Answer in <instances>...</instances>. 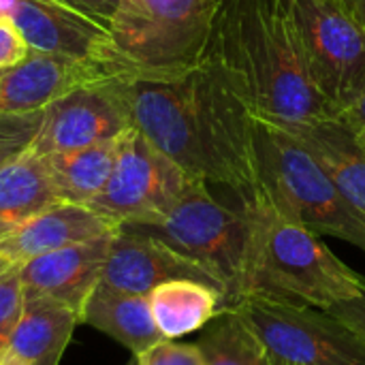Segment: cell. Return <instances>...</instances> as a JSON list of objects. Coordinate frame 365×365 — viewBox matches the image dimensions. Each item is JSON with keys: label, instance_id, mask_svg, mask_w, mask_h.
I'll return each instance as SVG.
<instances>
[{"label": "cell", "instance_id": "1", "mask_svg": "<svg viewBox=\"0 0 365 365\" xmlns=\"http://www.w3.org/2000/svg\"><path fill=\"white\" fill-rule=\"evenodd\" d=\"M133 128L188 175L240 199L261 184L259 118L229 71L210 53L173 81L111 77Z\"/></svg>", "mask_w": 365, "mask_h": 365}, {"label": "cell", "instance_id": "2", "mask_svg": "<svg viewBox=\"0 0 365 365\" xmlns=\"http://www.w3.org/2000/svg\"><path fill=\"white\" fill-rule=\"evenodd\" d=\"M207 53L229 71L257 118L276 124L340 122L308 71L287 0H222Z\"/></svg>", "mask_w": 365, "mask_h": 365}, {"label": "cell", "instance_id": "3", "mask_svg": "<svg viewBox=\"0 0 365 365\" xmlns=\"http://www.w3.org/2000/svg\"><path fill=\"white\" fill-rule=\"evenodd\" d=\"M240 207L250 225L242 295L265 293L321 310L361 295L364 276L340 261L321 235L280 212L261 184L240 199Z\"/></svg>", "mask_w": 365, "mask_h": 365}, {"label": "cell", "instance_id": "4", "mask_svg": "<svg viewBox=\"0 0 365 365\" xmlns=\"http://www.w3.org/2000/svg\"><path fill=\"white\" fill-rule=\"evenodd\" d=\"M222 0H120L111 21V43L122 75L173 81L205 58Z\"/></svg>", "mask_w": 365, "mask_h": 365}, {"label": "cell", "instance_id": "5", "mask_svg": "<svg viewBox=\"0 0 365 365\" xmlns=\"http://www.w3.org/2000/svg\"><path fill=\"white\" fill-rule=\"evenodd\" d=\"M261 186L289 218L365 252V218L317 158L282 126L259 118Z\"/></svg>", "mask_w": 365, "mask_h": 365}, {"label": "cell", "instance_id": "6", "mask_svg": "<svg viewBox=\"0 0 365 365\" xmlns=\"http://www.w3.org/2000/svg\"><path fill=\"white\" fill-rule=\"evenodd\" d=\"M148 233L201 265L220 287L225 308L244 291L250 225L242 207L231 210L216 201L207 182L192 180L167 214L148 225H128Z\"/></svg>", "mask_w": 365, "mask_h": 365}, {"label": "cell", "instance_id": "7", "mask_svg": "<svg viewBox=\"0 0 365 365\" xmlns=\"http://www.w3.org/2000/svg\"><path fill=\"white\" fill-rule=\"evenodd\" d=\"M235 310L267 349L274 365H365V340L327 310L246 293Z\"/></svg>", "mask_w": 365, "mask_h": 365}, {"label": "cell", "instance_id": "8", "mask_svg": "<svg viewBox=\"0 0 365 365\" xmlns=\"http://www.w3.org/2000/svg\"><path fill=\"white\" fill-rule=\"evenodd\" d=\"M192 180L197 178L165 156L137 128H130L118 141L109 182L88 207L118 229L148 225L167 214Z\"/></svg>", "mask_w": 365, "mask_h": 365}, {"label": "cell", "instance_id": "9", "mask_svg": "<svg viewBox=\"0 0 365 365\" xmlns=\"http://www.w3.org/2000/svg\"><path fill=\"white\" fill-rule=\"evenodd\" d=\"M308 71L338 115L365 90V28L342 0H287Z\"/></svg>", "mask_w": 365, "mask_h": 365}, {"label": "cell", "instance_id": "10", "mask_svg": "<svg viewBox=\"0 0 365 365\" xmlns=\"http://www.w3.org/2000/svg\"><path fill=\"white\" fill-rule=\"evenodd\" d=\"M4 15L24 36L30 51H43L122 75L109 28L56 0H0Z\"/></svg>", "mask_w": 365, "mask_h": 365}, {"label": "cell", "instance_id": "11", "mask_svg": "<svg viewBox=\"0 0 365 365\" xmlns=\"http://www.w3.org/2000/svg\"><path fill=\"white\" fill-rule=\"evenodd\" d=\"M128 111L115 92L111 77L79 86L43 111L41 128L30 145L36 156L81 150L120 139L130 130Z\"/></svg>", "mask_w": 365, "mask_h": 365}, {"label": "cell", "instance_id": "12", "mask_svg": "<svg viewBox=\"0 0 365 365\" xmlns=\"http://www.w3.org/2000/svg\"><path fill=\"white\" fill-rule=\"evenodd\" d=\"M178 278L199 280L220 291L216 280L201 265L180 255L165 242L122 227L113 233L101 282L122 293L148 297L158 284Z\"/></svg>", "mask_w": 365, "mask_h": 365}, {"label": "cell", "instance_id": "13", "mask_svg": "<svg viewBox=\"0 0 365 365\" xmlns=\"http://www.w3.org/2000/svg\"><path fill=\"white\" fill-rule=\"evenodd\" d=\"M111 237L113 233L19 263L24 291L51 297L81 317L86 299L101 282Z\"/></svg>", "mask_w": 365, "mask_h": 365}, {"label": "cell", "instance_id": "14", "mask_svg": "<svg viewBox=\"0 0 365 365\" xmlns=\"http://www.w3.org/2000/svg\"><path fill=\"white\" fill-rule=\"evenodd\" d=\"M105 77L111 75L96 66L30 51L21 62L0 68V115L43 111L62 94Z\"/></svg>", "mask_w": 365, "mask_h": 365}, {"label": "cell", "instance_id": "15", "mask_svg": "<svg viewBox=\"0 0 365 365\" xmlns=\"http://www.w3.org/2000/svg\"><path fill=\"white\" fill-rule=\"evenodd\" d=\"M118 227H113L109 220L92 212L88 205L77 203H58L21 227H17L13 233L0 240V257H4L9 263L19 265L24 261H30L34 257L83 244L109 233H115Z\"/></svg>", "mask_w": 365, "mask_h": 365}, {"label": "cell", "instance_id": "16", "mask_svg": "<svg viewBox=\"0 0 365 365\" xmlns=\"http://www.w3.org/2000/svg\"><path fill=\"white\" fill-rule=\"evenodd\" d=\"M77 323L79 314L64 304L24 291L21 319L0 364L58 365Z\"/></svg>", "mask_w": 365, "mask_h": 365}, {"label": "cell", "instance_id": "17", "mask_svg": "<svg viewBox=\"0 0 365 365\" xmlns=\"http://www.w3.org/2000/svg\"><path fill=\"white\" fill-rule=\"evenodd\" d=\"M329 173L346 201L365 218V150L342 122L278 124Z\"/></svg>", "mask_w": 365, "mask_h": 365}, {"label": "cell", "instance_id": "18", "mask_svg": "<svg viewBox=\"0 0 365 365\" xmlns=\"http://www.w3.org/2000/svg\"><path fill=\"white\" fill-rule=\"evenodd\" d=\"M79 323L101 329L126 346L135 357L165 340L154 323L150 299L145 295L122 293L105 282H98L86 299Z\"/></svg>", "mask_w": 365, "mask_h": 365}, {"label": "cell", "instance_id": "19", "mask_svg": "<svg viewBox=\"0 0 365 365\" xmlns=\"http://www.w3.org/2000/svg\"><path fill=\"white\" fill-rule=\"evenodd\" d=\"M62 203L41 156L26 150L0 169V240Z\"/></svg>", "mask_w": 365, "mask_h": 365}, {"label": "cell", "instance_id": "20", "mask_svg": "<svg viewBox=\"0 0 365 365\" xmlns=\"http://www.w3.org/2000/svg\"><path fill=\"white\" fill-rule=\"evenodd\" d=\"M148 299L154 323L165 340H178L205 329L225 308V297L216 287L190 278L163 282Z\"/></svg>", "mask_w": 365, "mask_h": 365}, {"label": "cell", "instance_id": "21", "mask_svg": "<svg viewBox=\"0 0 365 365\" xmlns=\"http://www.w3.org/2000/svg\"><path fill=\"white\" fill-rule=\"evenodd\" d=\"M118 141L41 156L64 203L88 205L105 188L115 165Z\"/></svg>", "mask_w": 365, "mask_h": 365}, {"label": "cell", "instance_id": "22", "mask_svg": "<svg viewBox=\"0 0 365 365\" xmlns=\"http://www.w3.org/2000/svg\"><path fill=\"white\" fill-rule=\"evenodd\" d=\"M197 346L205 365H274L259 336L231 308H222L201 329Z\"/></svg>", "mask_w": 365, "mask_h": 365}, {"label": "cell", "instance_id": "23", "mask_svg": "<svg viewBox=\"0 0 365 365\" xmlns=\"http://www.w3.org/2000/svg\"><path fill=\"white\" fill-rule=\"evenodd\" d=\"M43 111L26 115H0V169L30 150L41 128Z\"/></svg>", "mask_w": 365, "mask_h": 365}, {"label": "cell", "instance_id": "24", "mask_svg": "<svg viewBox=\"0 0 365 365\" xmlns=\"http://www.w3.org/2000/svg\"><path fill=\"white\" fill-rule=\"evenodd\" d=\"M24 310V284L19 276V267L11 265L0 276V361L6 355L13 331L21 319Z\"/></svg>", "mask_w": 365, "mask_h": 365}, {"label": "cell", "instance_id": "25", "mask_svg": "<svg viewBox=\"0 0 365 365\" xmlns=\"http://www.w3.org/2000/svg\"><path fill=\"white\" fill-rule=\"evenodd\" d=\"M137 365H205L195 344H180L175 340H160L145 353L137 355Z\"/></svg>", "mask_w": 365, "mask_h": 365}, {"label": "cell", "instance_id": "26", "mask_svg": "<svg viewBox=\"0 0 365 365\" xmlns=\"http://www.w3.org/2000/svg\"><path fill=\"white\" fill-rule=\"evenodd\" d=\"M28 53L30 47L19 34V30L4 15H0V68L21 62Z\"/></svg>", "mask_w": 365, "mask_h": 365}, {"label": "cell", "instance_id": "27", "mask_svg": "<svg viewBox=\"0 0 365 365\" xmlns=\"http://www.w3.org/2000/svg\"><path fill=\"white\" fill-rule=\"evenodd\" d=\"M56 2H60V4L107 26V28H109V21L120 4V0H56Z\"/></svg>", "mask_w": 365, "mask_h": 365}, {"label": "cell", "instance_id": "28", "mask_svg": "<svg viewBox=\"0 0 365 365\" xmlns=\"http://www.w3.org/2000/svg\"><path fill=\"white\" fill-rule=\"evenodd\" d=\"M327 312H331L334 317L344 321L351 329H355L365 340V287L359 297L344 302V304H338V306L329 308Z\"/></svg>", "mask_w": 365, "mask_h": 365}, {"label": "cell", "instance_id": "29", "mask_svg": "<svg viewBox=\"0 0 365 365\" xmlns=\"http://www.w3.org/2000/svg\"><path fill=\"white\" fill-rule=\"evenodd\" d=\"M340 122L349 128L353 139L365 150V90L342 111Z\"/></svg>", "mask_w": 365, "mask_h": 365}, {"label": "cell", "instance_id": "30", "mask_svg": "<svg viewBox=\"0 0 365 365\" xmlns=\"http://www.w3.org/2000/svg\"><path fill=\"white\" fill-rule=\"evenodd\" d=\"M342 2L351 11V15L365 28V0H342Z\"/></svg>", "mask_w": 365, "mask_h": 365}, {"label": "cell", "instance_id": "31", "mask_svg": "<svg viewBox=\"0 0 365 365\" xmlns=\"http://www.w3.org/2000/svg\"><path fill=\"white\" fill-rule=\"evenodd\" d=\"M11 265H13V263H9V261H6L4 257H0V276H2V274H4V272H6V269L11 267Z\"/></svg>", "mask_w": 365, "mask_h": 365}, {"label": "cell", "instance_id": "32", "mask_svg": "<svg viewBox=\"0 0 365 365\" xmlns=\"http://www.w3.org/2000/svg\"><path fill=\"white\" fill-rule=\"evenodd\" d=\"M0 365H6V364H0Z\"/></svg>", "mask_w": 365, "mask_h": 365}, {"label": "cell", "instance_id": "33", "mask_svg": "<svg viewBox=\"0 0 365 365\" xmlns=\"http://www.w3.org/2000/svg\"><path fill=\"white\" fill-rule=\"evenodd\" d=\"M133 365H135V364H133Z\"/></svg>", "mask_w": 365, "mask_h": 365}]
</instances>
